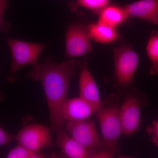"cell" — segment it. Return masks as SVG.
<instances>
[{"instance_id": "1", "label": "cell", "mask_w": 158, "mask_h": 158, "mask_svg": "<svg viewBox=\"0 0 158 158\" xmlns=\"http://www.w3.org/2000/svg\"><path fill=\"white\" fill-rule=\"evenodd\" d=\"M77 65L74 58L59 63L48 56L44 62L33 66L27 75L28 79L41 82L48 106L51 132L56 133L65 128L61 107L66 98L72 77L76 73Z\"/></svg>"}, {"instance_id": "2", "label": "cell", "mask_w": 158, "mask_h": 158, "mask_svg": "<svg viewBox=\"0 0 158 158\" xmlns=\"http://www.w3.org/2000/svg\"><path fill=\"white\" fill-rule=\"evenodd\" d=\"M118 95L111 93L102 101L95 113L101 131V142L103 151L112 153L114 156L121 153L118 140L123 134Z\"/></svg>"}, {"instance_id": "3", "label": "cell", "mask_w": 158, "mask_h": 158, "mask_svg": "<svg viewBox=\"0 0 158 158\" xmlns=\"http://www.w3.org/2000/svg\"><path fill=\"white\" fill-rule=\"evenodd\" d=\"M114 86L123 96L132 88L139 64V55L130 46L120 45L114 48Z\"/></svg>"}, {"instance_id": "4", "label": "cell", "mask_w": 158, "mask_h": 158, "mask_svg": "<svg viewBox=\"0 0 158 158\" xmlns=\"http://www.w3.org/2000/svg\"><path fill=\"white\" fill-rule=\"evenodd\" d=\"M148 105L147 96L136 88L132 87L123 95V102L119 108L123 134L131 136L139 131L141 109Z\"/></svg>"}, {"instance_id": "5", "label": "cell", "mask_w": 158, "mask_h": 158, "mask_svg": "<svg viewBox=\"0 0 158 158\" xmlns=\"http://www.w3.org/2000/svg\"><path fill=\"white\" fill-rule=\"evenodd\" d=\"M77 15L65 34V55L69 59L84 56L92 51L87 19L82 12Z\"/></svg>"}, {"instance_id": "6", "label": "cell", "mask_w": 158, "mask_h": 158, "mask_svg": "<svg viewBox=\"0 0 158 158\" xmlns=\"http://www.w3.org/2000/svg\"><path fill=\"white\" fill-rule=\"evenodd\" d=\"M7 43L12 56V62L10 69L9 81H13L14 76L20 69L26 65H34L37 63L40 56L46 45L22 41L9 38Z\"/></svg>"}, {"instance_id": "7", "label": "cell", "mask_w": 158, "mask_h": 158, "mask_svg": "<svg viewBox=\"0 0 158 158\" xmlns=\"http://www.w3.org/2000/svg\"><path fill=\"white\" fill-rule=\"evenodd\" d=\"M51 131L46 126L39 123L27 125L14 136L15 140L28 149L41 152L53 144Z\"/></svg>"}, {"instance_id": "8", "label": "cell", "mask_w": 158, "mask_h": 158, "mask_svg": "<svg viewBox=\"0 0 158 158\" xmlns=\"http://www.w3.org/2000/svg\"><path fill=\"white\" fill-rule=\"evenodd\" d=\"M65 129L72 138L84 147L103 151L95 122L87 119L65 121Z\"/></svg>"}, {"instance_id": "9", "label": "cell", "mask_w": 158, "mask_h": 158, "mask_svg": "<svg viewBox=\"0 0 158 158\" xmlns=\"http://www.w3.org/2000/svg\"><path fill=\"white\" fill-rule=\"evenodd\" d=\"M99 106L80 96L75 98H66L61 107V117L64 121L86 120L95 114Z\"/></svg>"}, {"instance_id": "10", "label": "cell", "mask_w": 158, "mask_h": 158, "mask_svg": "<svg viewBox=\"0 0 158 158\" xmlns=\"http://www.w3.org/2000/svg\"><path fill=\"white\" fill-rule=\"evenodd\" d=\"M79 69V86L80 97L94 105L99 106L102 100L95 80L88 68L87 58L77 62Z\"/></svg>"}, {"instance_id": "11", "label": "cell", "mask_w": 158, "mask_h": 158, "mask_svg": "<svg viewBox=\"0 0 158 158\" xmlns=\"http://www.w3.org/2000/svg\"><path fill=\"white\" fill-rule=\"evenodd\" d=\"M57 146L62 155L69 158H96L98 151L84 147L67 134L65 129L56 132Z\"/></svg>"}, {"instance_id": "12", "label": "cell", "mask_w": 158, "mask_h": 158, "mask_svg": "<svg viewBox=\"0 0 158 158\" xmlns=\"http://www.w3.org/2000/svg\"><path fill=\"white\" fill-rule=\"evenodd\" d=\"M129 18L158 26V0H139L124 6Z\"/></svg>"}, {"instance_id": "13", "label": "cell", "mask_w": 158, "mask_h": 158, "mask_svg": "<svg viewBox=\"0 0 158 158\" xmlns=\"http://www.w3.org/2000/svg\"><path fill=\"white\" fill-rule=\"evenodd\" d=\"M90 40L102 44H110L117 41L120 36L117 28L97 22L90 23L88 26Z\"/></svg>"}, {"instance_id": "14", "label": "cell", "mask_w": 158, "mask_h": 158, "mask_svg": "<svg viewBox=\"0 0 158 158\" xmlns=\"http://www.w3.org/2000/svg\"><path fill=\"white\" fill-rule=\"evenodd\" d=\"M128 19L124 6L110 4L100 12L98 22L117 28L127 22Z\"/></svg>"}, {"instance_id": "15", "label": "cell", "mask_w": 158, "mask_h": 158, "mask_svg": "<svg viewBox=\"0 0 158 158\" xmlns=\"http://www.w3.org/2000/svg\"><path fill=\"white\" fill-rule=\"evenodd\" d=\"M146 53L152 65L150 73L153 76L158 75V31H153L151 33L146 46Z\"/></svg>"}, {"instance_id": "16", "label": "cell", "mask_w": 158, "mask_h": 158, "mask_svg": "<svg viewBox=\"0 0 158 158\" xmlns=\"http://www.w3.org/2000/svg\"><path fill=\"white\" fill-rule=\"evenodd\" d=\"M110 4V0H75L69 4L71 11L77 13L79 8L88 9L96 14H99L102 9Z\"/></svg>"}, {"instance_id": "17", "label": "cell", "mask_w": 158, "mask_h": 158, "mask_svg": "<svg viewBox=\"0 0 158 158\" xmlns=\"http://www.w3.org/2000/svg\"><path fill=\"white\" fill-rule=\"evenodd\" d=\"M45 156L41 152L33 151L18 144L17 146L11 149L8 153L7 158H43Z\"/></svg>"}, {"instance_id": "18", "label": "cell", "mask_w": 158, "mask_h": 158, "mask_svg": "<svg viewBox=\"0 0 158 158\" xmlns=\"http://www.w3.org/2000/svg\"><path fill=\"white\" fill-rule=\"evenodd\" d=\"M9 5L7 0H0V31L6 33L10 28V24L4 20L5 11L9 9Z\"/></svg>"}, {"instance_id": "19", "label": "cell", "mask_w": 158, "mask_h": 158, "mask_svg": "<svg viewBox=\"0 0 158 158\" xmlns=\"http://www.w3.org/2000/svg\"><path fill=\"white\" fill-rule=\"evenodd\" d=\"M146 132L152 142L158 147V120L154 121L151 126L148 127Z\"/></svg>"}, {"instance_id": "20", "label": "cell", "mask_w": 158, "mask_h": 158, "mask_svg": "<svg viewBox=\"0 0 158 158\" xmlns=\"http://www.w3.org/2000/svg\"><path fill=\"white\" fill-rule=\"evenodd\" d=\"M15 140L14 137L0 126V146L8 145Z\"/></svg>"}]
</instances>
